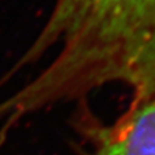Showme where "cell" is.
Listing matches in <instances>:
<instances>
[{"mask_svg":"<svg viewBox=\"0 0 155 155\" xmlns=\"http://www.w3.org/2000/svg\"><path fill=\"white\" fill-rule=\"evenodd\" d=\"M43 60L34 77L0 100L8 124L112 83L132 94L155 91V0H55L6 80Z\"/></svg>","mask_w":155,"mask_h":155,"instance_id":"1","label":"cell"},{"mask_svg":"<svg viewBox=\"0 0 155 155\" xmlns=\"http://www.w3.org/2000/svg\"><path fill=\"white\" fill-rule=\"evenodd\" d=\"M74 122L80 155H155V91L133 94L112 124L84 109Z\"/></svg>","mask_w":155,"mask_h":155,"instance_id":"2","label":"cell"}]
</instances>
